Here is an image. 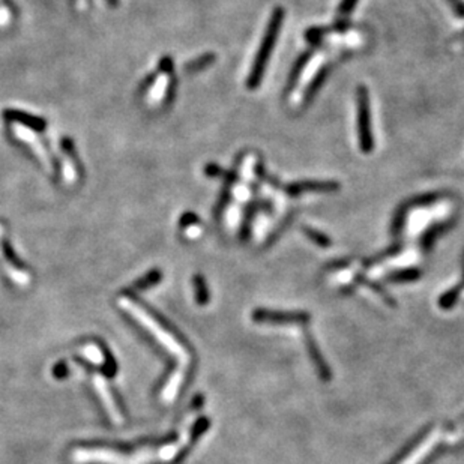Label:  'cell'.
<instances>
[{
	"label": "cell",
	"instance_id": "cell-18",
	"mask_svg": "<svg viewBox=\"0 0 464 464\" xmlns=\"http://www.w3.org/2000/svg\"><path fill=\"white\" fill-rule=\"evenodd\" d=\"M194 285H196V292H197V301L205 303L208 301V290H206V284L205 280L200 275L194 276Z\"/></svg>",
	"mask_w": 464,
	"mask_h": 464
},
{
	"label": "cell",
	"instance_id": "cell-28",
	"mask_svg": "<svg viewBox=\"0 0 464 464\" xmlns=\"http://www.w3.org/2000/svg\"><path fill=\"white\" fill-rule=\"evenodd\" d=\"M107 3L112 8H116L117 5H119V0H107Z\"/></svg>",
	"mask_w": 464,
	"mask_h": 464
},
{
	"label": "cell",
	"instance_id": "cell-1",
	"mask_svg": "<svg viewBox=\"0 0 464 464\" xmlns=\"http://www.w3.org/2000/svg\"><path fill=\"white\" fill-rule=\"evenodd\" d=\"M119 305L126 311V313L136 319L140 325L145 326L152 334V336H154V339L161 344L168 353H172L173 356L178 358V361L181 362L179 364L181 374L183 376L185 367H187L190 362V355H188V352L185 350L183 345L179 343V340L176 339V336L168 331L167 327H164L161 323H159L154 316H150L145 307H141L140 303H137L132 298L122 296L119 299Z\"/></svg>",
	"mask_w": 464,
	"mask_h": 464
},
{
	"label": "cell",
	"instance_id": "cell-29",
	"mask_svg": "<svg viewBox=\"0 0 464 464\" xmlns=\"http://www.w3.org/2000/svg\"><path fill=\"white\" fill-rule=\"evenodd\" d=\"M88 2H89V3H90V2H92V0H88Z\"/></svg>",
	"mask_w": 464,
	"mask_h": 464
},
{
	"label": "cell",
	"instance_id": "cell-8",
	"mask_svg": "<svg viewBox=\"0 0 464 464\" xmlns=\"http://www.w3.org/2000/svg\"><path fill=\"white\" fill-rule=\"evenodd\" d=\"M215 59L216 56L212 54V53H206L203 56H199L197 59H194V61L188 62V63H185V71L187 72H199L201 70H205L208 68L209 65H212L215 62Z\"/></svg>",
	"mask_w": 464,
	"mask_h": 464
},
{
	"label": "cell",
	"instance_id": "cell-22",
	"mask_svg": "<svg viewBox=\"0 0 464 464\" xmlns=\"http://www.w3.org/2000/svg\"><path fill=\"white\" fill-rule=\"evenodd\" d=\"M227 170H223L221 167H219L218 164H206L205 167V174L209 176V178H224V174H225Z\"/></svg>",
	"mask_w": 464,
	"mask_h": 464
},
{
	"label": "cell",
	"instance_id": "cell-16",
	"mask_svg": "<svg viewBox=\"0 0 464 464\" xmlns=\"http://www.w3.org/2000/svg\"><path fill=\"white\" fill-rule=\"evenodd\" d=\"M61 146H62V149L65 150V154H68V157H71L72 163H74L75 168H77L79 174H83V165H81V163H80V159H79L77 154H75V148H74V143H72V140H71V139H68V137L62 139Z\"/></svg>",
	"mask_w": 464,
	"mask_h": 464
},
{
	"label": "cell",
	"instance_id": "cell-11",
	"mask_svg": "<svg viewBox=\"0 0 464 464\" xmlns=\"http://www.w3.org/2000/svg\"><path fill=\"white\" fill-rule=\"evenodd\" d=\"M451 225V223H441V224H436L433 227H430V229L424 233L423 236V241H421V243H423V247L425 250H428L430 247L433 245V242L436 241V238L441 233H443L446 229H448V227Z\"/></svg>",
	"mask_w": 464,
	"mask_h": 464
},
{
	"label": "cell",
	"instance_id": "cell-14",
	"mask_svg": "<svg viewBox=\"0 0 464 464\" xmlns=\"http://www.w3.org/2000/svg\"><path fill=\"white\" fill-rule=\"evenodd\" d=\"M302 230H303V233H305V234L308 236V238H310L311 241H313L314 243H317L319 247L326 248V247L331 245V239H329L325 233L319 232V230H316V229H311V227H308V225H303V227H302Z\"/></svg>",
	"mask_w": 464,
	"mask_h": 464
},
{
	"label": "cell",
	"instance_id": "cell-21",
	"mask_svg": "<svg viewBox=\"0 0 464 464\" xmlns=\"http://www.w3.org/2000/svg\"><path fill=\"white\" fill-rule=\"evenodd\" d=\"M359 0H341V3L339 6V14L341 17H347L353 10H355V6L358 5Z\"/></svg>",
	"mask_w": 464,
	"mask_h": 464
},
{
	"label": "cell",
	"instance_id": "cell-5",
	"mask_svg": "<svg viewBox=\"0 0 464 464\" xmlns=\"http://www.w3.org/2000/svg\"><path fill=\"white\" fill-rule=\"evenodd\" d=\"M3 119L6 122L21 123L37 132H42L47 128V122L44 119H41V117H37V116H32L26 112H20V110H12V108L5 110Z\"/></svg>",
	"mask_w": 464,
	"mask_h": 464
},
{
	"label": "cell",
	"instance_id": "cell-4",
	"mask_svg": "<svg viewBox=\"0 0 464 464\" xmlns=\"http://www.w3.org/2000/svg\"><path fill=\"white\" fill-rule=\"evenodd\" d=\"M340 190V183L334 181H301V182H292L285 185L284 191L289 194L290 197H298L302 194L307 192H316V194H329L336 192Z\"/></svg>",
	"mask_w": 464,
	"mask_h": 464
},
{
	"label": "cell",
	"instance_id": "cell-27",
	"mask_svg": "<svg viewBox=\"0 0 464 464\" xmlns=\"http://www.w3.org/2000/svg\"><path fill=\"white\" fill-rule=\"evenodd\" d=\"M349 28H350V21L345 20V19L344 20H339L332 26V29L336 30V32H344V30H347Z\"/></svg>",
	"mask_w": 464,
	"mask_h": 464
},
{
	"label": "cell",
	"instance_id": "cell-3",
	"mask_svg": "<svg viewBox=\"0 0 464 464\" xmlns=\"http://www.w3.org/2000/svg\"><path fill=\"white\" fill-rule=\"evenodd\" d=\"M356 105H358V136L359 148L364 154H370L374 149L373 126H371V108L370 95L365 86L356 89Z\"/></svg>",
	"mask_w": 464,
	"mask_h": 464
},
{
	"label": "cell",
	"instance_id": "cell-9",
	"mask_svg": "<svg viewBox=\"0 0 464 464\" xmlns=\"http://www.w3.org/2000/svg\"><path fill=\"white\" fill-rule=\"evenodd\" d=\"M81 353H83L84 358L89 359L90 362H94L95 365L104 364V353H103V350L99 349V345L95 344V343L84 344L81 347Z\"/></svg>",
	"mask_w": 464,
	"mask_h": 464
},
{
	"label": "cell",
	"instance_id": "cell-6",
	"mask_svg": "<svg viewBox=\"0 0 464 464\" xmlns=\"http://www.w3.org/2000/svg\"><path fill=\"white\" fill-rule=\"evenodd\" d=\"M327 75H329V66H323V68L314 75V79L311 80V83L308 84L305 94H303V103L308 104L314 99V97L317 95V92L322 89V86L325 84Z\"/></svg>",
	"mask_w": 464,
	"mask_h": 464
},
{
	"label": "cell",
	"instance_id": "cell-24",
	"mask_svg": "<svg viewBox=\"0 0 464 464\" xmlns=\"http://www.w3.org/2000/svg\"><path fill=\"white\" fill-rule=\"evenodd\" d=\"M173 59L170 56H164L161 61H159V71L164 74H172L173 72Z\"/></svg>",
	"mask_w": 464,
	"mask_h": 464
},
{
	"label": "cell",
	"instance_id": "cell-2",
	"mask_svg": "<svg viewBox=\"0 0 464 464\" xmlns=\"http://www.w3.org/2000/svg\"><path fill=\"white\" fill-rule=\"evenodd\" d=\"M284 10L281 6H276L275 10L271 14V19H269L266 32L263 35V39L260 42L259 52L256 54L254 63L251 66V72L247 79V88L250 90H254L260 86L261 80H263V75L266 71V66L269 62V57H271L272 50L276 44L278 35H280L281 30V24L284 21Z\"/></svg>",
	"mask_w": 464,
	"mask_h": 464
},
{
	"label": "cell",
	"instance_id": "cell-7",
	"mask_svg": "<svg viewBox=\"0 0 464 464\" xmlns=\"http://www.w3.org/2000/svg\"><path fill=\"white\" fill-rule=\"evenodd\" d=\"M314 54V50H308V52L305 53H302L299 57H298V61L294 62L293 65V68L290 71V75H289V84H287V90H290L294 84H296L298 79L301 77V74L303 71V68H305V65L308 63V61L311 57H313Z\"/></svg>",
	"mask_w": 464,
	"mask_h": 464
},
{
	"label": "cell",
	"instance_id": "cell-15",
	"mask_svg": "<svg viewBox=\"0 0 464 464\" xmlns=\"http://www.w3.org/2000/svg\"><path fill=\"white\" fill-rule=\"evenodd\" d=\"M230 187H232V185L225 183V185H224V188H223V191H221V194H219L218 201H216V205H215V208H214V215H215L216 218H219V216L223 215L225 206L229 205V200H230V197H232Z\"/></svg>",
	"mask_w": 464,
	"mask_h": 464
},
{
	"label": "cell",
	"instance_id": "cell-17",
	"mask_svg": "<svg viewBox=\"0 0 464 464\" xmlns=\"http://www.w3.org/2000/svg\"><path fill=\"white\" fill-rule=\"evenodd\" d=\"M159 280H161V272L152 271L145 278H143V280H139L136 283V287H137V289H148V287L157 284Z\"/></svg>",
	"mask_w": 464,
	"mask_h": 464
},
{
	"label": "cell",
	"instance_id": "cell-20",
	"mask_svg": "<svg viewBox=\"0 0 464 464\" xmlns=\"http://www.w3.org/2000/svg\"><path fill=\"white\" fill-rule=\"evenodd\" d=\"M199 223H200V219H199V216L196 214H194V212H185L181 216L179 225L182 227V229H188V227H192L194 224H199Z\"/></svg>",
	"mask_w": 464,
	"mask_h": 464
},
{
	"label": "cell",
	"instance_id": "cell-12",
	"mask_svg": "<svg viewBox=\"0 0 464 464\" xmlns=\"http://www.w3.org/2000/svg\"><path fill=\"white\" fill-rule=\"evenodd\" d=\"M257 203H250L245 209V216H243V223H242V229H241V239L242 241H247L248 236L251 233V223H252V218H254L256 212H257Z\"/></svg>",
	"mask_w": 464,
	"mask_h": 464
},
{
	"label": "cell",
	"instance_id": "cell-13",
	"mask_svg": "<svg viewBox=\"0 0 464 464\" xmlns=\"http://www.w3.org/2000/svg\"><path fill=\"white\" fill-rule=\"evenodd\" d=\"M441 197V194L438 192H428V194H421V196L413 197L410 201H406L409 208H425L433 205L437 201V199Z\"/></svg>",
	"mask_w": 464,
	"mask_h": 464
},
{
	"label": "cell",
	"instance_id": "cell-23",
	"mask_svg": "<svg viewBox=\"0 0 464 464\" xmlns=\"http://www.w3.org/2000/svg\"><path fill=\"white\" fill-rule=\"evenodd\" d=\"M176 88H178V79L176 77H172V81L168 83V89L165 92V99H164V104L168 105L172 103V101L174 99V95H176Z\"/></svg>",
	"mask_w": 464,
	"mask_h": 464
},
{
	"label": "cell",
	"instance_id": "cell-25",
	"mask_svg": "<svg viewBox=\"0 0 464 464\" xmlns=\"http://www.w3.org/2000/svg\"><path fill=\"white\" fill-rule=\"evenodd\" d=\"M448 3L451 5L455 15L460 17V19H464V2H463V0H448Z\"/></svg>",
	"mask_w": 464,
	"mask_h": 464
},
{
	"label": "cell",
	"instance_id": "cell-19",
	"mask_svg": "<svg viewBox=\"0 0 464 464\" xmlns=\"http://www.w3.org/2000/svg\"><path fill=\"white\" fill-rule=\"evenodd\" d=\"M418 276H419V271H416V269H407V271H400V272L392 274V276H390V280L409 281V280H415V278Z\"/></svg>",
	"mask_w": 464,
	"mask_h": 464
},
{
	"label": "cell",
	"instance_id": "cell-26",
	"mask_svg": "<svg viewBox=\"0 0 464 464\" xmlns=\"http://www.w3.org/2000/svg\"><path fill=\"white\" fill-rule=\"evenodd\" d=\"M154 81H157V74H150V75H148V77L145 79V81H143V83L140 84V89H139L140 94H143V92H146L149 88L154 86V84H155Z\"/></svg>",
	"mask_w": 464,
	"mask_h": 464
},
{
	"label": "cell",
	"instance_id": "cell-10",
	"mask_svg": "<svg viewBox=\"0 0 464 464\" xmlns=\"http://www.w3.org/2000/svg\"><path fill=\"white\" fill-rule=\"evenodd\" d=\"M409 206L406 201L401 203L399 208H396L395 214H394V219H392V233L394 234H400L404 229V224H406V219H407V212H409Z\"/></svg>",
	"mask_w": 464,
	"mask_h": 464
}]
</instances>
